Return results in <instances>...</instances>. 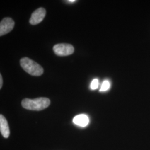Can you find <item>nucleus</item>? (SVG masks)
<instances>
[{"instance_id":"obj_1","label":"nucleus","mask_w":150,"mask_h":150,"mask_svg":"<svg viewBox=\"0 0 150 150\" xmlns=\"http://www.w3.org/2000/svg\"><path fill=\"white\" fill-rule=\"evenodd\" d=\"M48 98L39 97L35 99L25 98L21 102L22 107L25 109L32 111H41L46 108L50 105Z\"/></svg>"},{"instance_id":"obj_2","label":"nucleus","mask_w":150,"mask_h":150,"mask_svg":"<svg viewBox=\"0 0 150 150\" xmlns=\"http://www.w3.org/2000/svg\"><path fill=\"white\" fill-rule=\"evenodd\" d=\"M20 65L23 70L30 75L39 76L43 74L42 67L28 57L21 59L20 60Z\"/></svg>"},{"instance_id":"obj_3","label":"nucleus","mask_w":150,"mask_h":150,"mask_svg":"<svg viewBox=\"0 0 150 150\" xmlns=\"http://www.w3.org/2000/svg\"><path fill=\"white\" fill-rule=\"evenodd\" d=\"M54 54L59 56H69L74 52L75 49L72 45L67 43H59L53 47Z\"/></svg>"},{"instance_id":"obj_4","label":"nucleus","mask_w":150,"mask_h":150,"mask_svg":"<svg viewBox=\"0 0 150 150\" xmlns=\"http://www.w3.org/2000/svg\"><path fill=\"white\" fill-rule=\"evenodd\" d=\"M15 26V22L10 17L4 18L0 23V36H2L8 33Z\"/></svg>"},{"instance_id":"obj_5","label":"nucleus","mask_w":150,"mask_h":150,"mask_svg":"<svg viewBox=\"0 0 150 150\" xmlns=\"http://www.w3.org/2000/svg\"><path fill=\"white\" fill-rule=\"evenodd\" d=\"M46 14V11L44 8H38L32 13L29 21L30 24L32 25H36L40 23L43 21Z\"/></svg>"},{"instance_id":"obj_6","label":"nucleus","mask_w":150,"mask_h":150,"mask_svg":"<svg viewBox=\"0 0 150 150\" xmlns=\"http://www.w3.org/2000/svg\"><path fill=\"white\" fill-rule=\"evenodd\" d=\"M0 131L2 136L5 138H8L10 134L7 121L2 115H0Z\"/></svg>"},{"instance_id":"obj_7","label":"nucleus","mask_w":150,"mask_h":150,"mask_svg":"<svg viewBox=\"0 0 150 150\" xmlns=\"http://www.w3.org/2000/svg\"><path fill=\"white\" fill-rule=\"evenodd\" d=\"M73 122L81 127H85L89 122V119L86 115L81 114L75 116L73 119Z\"/></svg>"},{"instance_id":"obj_8","label":"nucleus","mask_w":150,"mask_h":150,"mask_svg":"<svg viewBox=\"0 0 150 150\" xmlns=\"http://www.w3.org/2000/svg\"><path fill=\"white\" fill-rule=\"evenodd\" d=\"M110 83L109 81L107 80L105 81L102 83V86L100 90V91L103 92V91H107L110 88Z\"/></svg>"},{"instance_id":"obj_9","label":"nucleus","mask_w":150,"mask_h":150,"mask_svg":"<svg viewBox=\"0 0 150 150\" xmlns=\"http://www.w3.org/2000/svg\"><path fill=\"white\" fill-rule=\"evenodd\" d=\"M98 81L96 79H95L91 82V88L92 90H94L98 88Z\"/></svg>"},{"instance_id":"obj_10","label":"nucleus","mask_w":150,"mask_h":150,"mask_svg":"<svg viewBox=\"0 0 150 150\" xmlns=\"http://www.w3.org/2000/svg\"><path fill=\"white\" fill-rule=\"evenodd\" d=\"M2 84H3V80H2V75H0V88H2Z\"/></svg>"},{"instance_id":"obj_11","label":"nucleus","mask_w":150,"mask_h":150,"mask_svg":"<svg viewBox=\"0 0 150 150\" xmlns=\"http://www.w3.org/2000/svg\"><path fill=\"white\" fill-rule=\"evenodd\" d=\"M76 1H75V0H70V1H68V2H75Z\"/></svg>"}]
</instances>
